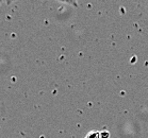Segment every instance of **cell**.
Returning <instances> with one entry per match:
<instances>
[{
	"instance_id": "6da1fadb",
	"label": "cell",
	"mask_w": 148,
	"mask_h": 138,
	"mask_svg": "<svg viewBox=\"0 0 148 138\" xmlns=\"http://www.w3.org/2000/svg\"><path fill=\"white\" fill-rule=\"evenodd\" d=\"M61 3H65V4H69L71 7H78V0H57Z\"/></svg>"
},
{
	"instance_id": "277c9868",
	"label": "cell",
	"mask_w": 148,
	"mask_h": 138,
	"mask_svg": "<svg viewBox=\"0 0 148 138\" xmlns=\"http://www.w3.org/2000/svg\"><path fill=\"white\" fill-rule=\"evenodd\" d=\"M4 0H0V7H1V4H2V2H3Z\"/></svg>"
},
{
	"instance_id": "7a4b0ae2",
	"label": "cell",
	"mask_w": 148,
	"mask_h": 138,
	"mask_svg": "<svg viewBox=\"0 0 148 138\" xmlns=\"http://www.w3.org/2000/svg\"><path fill=\"white\" fill-rule=\"evenodd\" d=\"M99 136H100V133L97 131H92L90 132L88 135H86V137L85 138H99Z\"/></svg>"
},
{
	"instance_id": "3957f363",
	"label": "cell",
	"mask_w": 148,
	"mask_h": 138,
	"mask_svg": "<svg viewBox=\"0 0 148 138\" xmlns=\"http://www.w3.org/2000/svg\"><path fill=\"white\" fill-rule=\"evenodd\" d=\"M4 1H5V2H7L8 4H11V3H12V2H14L15 0H4Z\"/></svg>"
}]
</instances>
